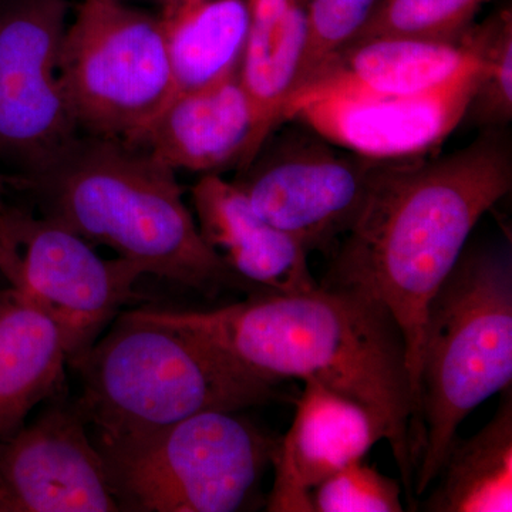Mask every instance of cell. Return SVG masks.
<instances>
[{
	"label": "cell",
	"mask_w": 512,
	"mask_h": 512,
	"mask_svg": "<svg viewBox=\"0 0 512 512\" xmlns=\"http://www.w3.org/2000/svg\"><path fill=\"white\" fill-rule=\"evenodd\" d=\"M508 127L484 128L440 157L380 160L366 200L333 248L323 285L360 289L396 320L407 350L419 427L417 367L427 306L478 221L512 188Z\"/></svg>",
	"instance_id": "1"
},
{
	"label": "cell",
	"mask_w": 512,
	"mask_h": 512,
	"mask_svg": "<svg viewBox=\"0 0 512 512\" xmlns=\"http://www.w3.org/2000/svg\"><path fill=\"white\" fill-rule=\"evenodd\" d=\"M147 318L191 333L249 375L301 379L362 404L386 441L413 500L416 407L406 343L389 311L349 286L266 292L211 311L140 308Z\"/></svg>",
	"instance_id": "2"
},
{
	"label": "cell",
	"mask_w": 512,
	"mask_h": 512,
	"mask_svg": "<svg viewBox=\"0 0 512 512\" xmlns=\"http://www.w3.org/2000/svg\"><path fill=\"white\" fill-rule=\"evenodd\" d=\"M175 173L126 141L80 134L52 164L8 188L40 217L110 248L144 275L207 298L254 288L204 241Z\"/></svg>",
	"instance_id": "3"
},
{
	"label": "cell",
	"mask_w": 512,
	"mask_h": 512,
	"mask_svg": "<svg viewBox=\"0 0 512 512\" xmlns=\"http://www.w3.org/2000/svg\"><path fill=\"white\" fill-rule=\"evenodd\" d=\"M69 367L82 384L76 402L96 441L143 436L198 413L241 412L276 399L275 383L138 309L120 313Z\"/></svg>",
	"instance_id": "4"
},
{
	"label": "cell",
	"mask_w": 512,
	"mask_h": 512,
	"mask_svg": "<svg viewBox=\"0 0 512 512\" xmlns=\"http://www.w3.org/2000/svg\"><path fill=\"white\" fill-rule=\"evenodd\" d=\"M511 384V251L466 248L431 298L421 333L414 497L436 481L468 414Z\"/></svg>",
	"instance_id": "5"
},
{
	"label": "cell",
	"mask_w": 512,
	"mask_h": 512,
	"mask_svg": "<svg viewBox=\"0 0 512 512\" xmlns=\"http://www.w3.org/2000/svg\"><path fill=\"white\" fill-rule=\"evenodd\" d=\"M211 410L130 439L96 441L114 500L130 512H235L262 500L278 439Z\"/></svg>",
	"instance_id": "6"
},
{
	"label": "cell",
	"mask_w": 512,
	"mask_h": 512,
	"mask_svg": "<svg viewBox=\"0 0 512 512\" xmlns=\"http://www.w3.org/2000/svg\"><path fill=\"white\" fill-rule=\"evenodd\" d=\"M59 77L80 133L133 137L175 92L160 16L83 0L64 32Z\"/></svg>",
	"instance_id": "7"
},
{
	"label": "cell",
	"mask_w": 512,
	"mask_h": 512,
	"mask_svg": "<svg viewBox=\"0 0 512 512\" xmlns=\"http://www.w3.org/2000/svg\"><path fill=\"white\" fill-rule=\"evenodd\" d=\"M0 276L56 323L70 362L137 298L144 272L119 256L103 258L86 239L32 210L9 205L0 218Z\"/></svg>",
	"instance_id": "8"
},
{
	"label": "cell",
	"mask_w": 512,
	"mask_h": 512,
	"mask_svg": "<svg viewBox=\"0 0 512 512\" xmlns=\"http://www.w3.org/2000/svg\"><path fill=\"white\" fill-rule=\"evenodd\" d=\"M379 163L286 121L237 171L234 183L266 221L308 254L332 252L359 214Z\"/></svg>",
	"instance_id": "9"
},
{
	"label": "cell",
	"mask_w": 512,
	"mask_h": 512,
	"mask_svg": "<svg viewBox=\"0 0 512 512\" xmlns=\"http://www.w3.org/2000/svg\"><path fill=\"white\" fill-rule=\"evenodd\" d=\"M67 0H0V170L6 184L52 164L80 136L59 57Z\"/></svg>",
	"instance_id": "10"
},
{
	"label": "cell",
	"mask_w": 512,
	"mask_h": 512,
	"mask_svg": "<svg viewBox=\"0 0 512 512\" xmlns=\"http://www.w3.org/2000/svg\"><path fill=\"white\" fill-rule=\"evenodd\" d=\"M76 400L0 437V512H119Z\"/></svg>",
	"instance_id": "11"
},
{
	"label": "cell",
	"mask_w": 512,
	"mask_h": 512,
	"mask_svg": "<svg viewBox=\"0 0 512 512\" xmlns=\"http://www.w3.org/2000/svg\"><path fill=\"white\" fill-rule=\"evenodd\" d=\"M473 35V57L437 89L406 96L322 97L302 104L286 121L301 123L330 143L375 160L429 156L463 123L483 76L476 25Z\"/></svg>",
	"instance_id": "12"
},
{
	"label": "cell",
	"mask_w": 512,
	"mask_h": 512,
	"mask_svg": "<svg viewBox=\"0 0 512 512\" xmlns=\"http://www.w3.org/2000/svg\"><path fill=\"white\" fill-rule=\"evenodd\" d=\"M269 134L238 72L175 92L146 126L123 141L174 171L221 175L248 165Z\"/></svg>",
	"instance_id": "13"
},
{
	"label": "cell",
	"mask_w": 512,
	"mask_h": 512,
	"mask_svg": "<svg viewBox=\"0 0 512 512\" xmlns=\"http://www.w3.org/2000/svg\"><path fill=\"white\" fill-rule=\"evenodd\" d=\"M386 430L362 404L319 383H305L289 430L276 444L269 512H313L312 493L365 458Z\"/></svg>",
	"instance_id": "14"
},
{
	"label": "cell",
	"mask_w": 512,
	"mask_h": 512,
	"mask_svg": "<svg viewBox=\"0 0 512 512\" xmlns=\"http://www.w3.org/2000/svg\"><path fill=\"white\" fill-rule=\"evenodd\" d=\"M191 202L204 241L249 285L271 293L318 288L306 249L266 221L234 181L201 175Z\"/></svg>",
	"instance_id": "15"
},
{
	"label": "cell",
	"mask_w": 512,
	"mask_h": 512,
	"mask_svg": "<svg viewBox=\"0 0 512 512\" xmlns=\"http://www.w3.org/2000/svg\"><path fill=\"white\" fill-rule=\"evenodd\" d=\"M473 28L458 42L383 37L346 46L292 94L284 123L299 106L322 97L406 96L443 86L476 52Z\"/></svg>",
	"instance_id": "16"
},
{
	"label": "cell",
	"mask_w": 512,
	"mask_h": 512,
	"mask_svg": "<svg viewBox=\"0 0 512 512\" xmlns=\"http://www.w3.org/2000/svg\"><path fill=\"white\" fill-rule=\"evenodd\" d=\"M69 366L62 332L12 286L0 288V437L59 396Z\"/></svg>",
	"instance_id": "17"
},
{
	"label": "cell",
	"mask_w": 512,
	"mask_h": 512,
	"mask_svg": "<svg viewBox=\"0 0 512 512\" xmlns=\"http://www.w3.org/2000/svg\"><path fill=\"white\" fill-rule=\"evenodd\" d=\"M163 6L160 20L175 92L200 89L239 72L252 0H170Z\"/></svg>",
	"instance_id": "18"
},
{
	"label": "cell",
	"mask_w": 512,
	"mask_h": 512,
	"mask_svg": "<svg viewBox=\"0 0 512 512\" xmlns=\"http://www.w3.org/2000/svg\"><path fill=\"white\" fill-rule=\"evenodd\" d=\"M311 0H252L239 80L268 130L284 123L309 37Z\"/></svg>",
	"instance_id": "19"
},
{
	"label": "cell",
	"mask_w": 512,
	"mask_h": 512,
	"mask_svg": "<svg viewBox=\"0 0 512 512\" xmlns=\"http://www.w3.org/2000/svg\"><path fill=\"white\" fill-rule=\"evenodd\" d=\"M424 501L427 512L512 511V392L505 389L490 423L470 439H454Z\"/></svg>",
	"instance_id": "20"
},
{
	"label": "cell",
	"mask_w": 512,
	"mask_h": 512,
	"mask_svg": "<svg viewBox=\"0 0 512 512\" xmlns=\"http://www.w3.org/2000/svg\"><path fill=\"white\" fill-rule=\"evenodd\" d=\"M487 2L488 0H379L352 43L383 37L458 42L476 25L478 12Z\"/></svg>",
	"instance_id": "21"
},
{
	"label": "cell",
	"mask_w": 512,
	"mask_h": 512,
	"mask_svg": "<svg viewBox=\"0 0 512 512\" xmlns=\"http://www.w3.org/2000/svg\"><path fill=\"white\" fill-rule=\"evenodd\" d=\"M483 76L464 114L463 123L484 128L508 127L512 120V13L497 10L476 23Z\"/></svg>",
	"instance_id": "22"
},
{
	"label": "cell",
	"mask_w": 512,
	"mask_h": 512,
	"mask_svg": "<svg viewBox=\"0 0 512 512\" xmlns=\"http://www.w3.org/2000/svg\"><path fill=\"white\" fill-rule=\"evenodd\" d=\"M402 491V481L355 461L313 490V512H402Z\"/></svg>",
	"instance_id": "23"
},
{
	"label": "cell",
	"mask_w": 512,
	"mask_h": 512,
	"mask_svg": "<svg viewBox=\"0 0 512 512\" xmlns=\"http://www.w3.org/2000/svg\"><path fill=\"white\" fill-rule=\"evenodd\" d=\"M377 2L379 0H311L308 46L296 90L352 43Z\"/></svg>",
	"instance_id": "24"
},
{
	"label": "cell",
	"mask_w": 512,
	"mask_h": 512,
	"mask_svg": "<svg viewBox=\"0 0 512 512\" xmlns=\"http://www.w3.org/2000/svg\"><path fill=\"white\" fill-rule=\"evenodd\" d=\"M6 197H8V184H6L5 175H3L2 170H0V218L5 215L9 207V202L6 200Z\"/></svg>",
	"instance_id": "25"
},
{
	"label": "cell",
	"mask_w": 512,
	"mask_h": 512,
	"mask_svg": "<svg viewBox=\"0 0 512 512\" xmlns=\"http://www.w3.org/2000/svg\"><path fill=\"white\" fill-rule=\"evenodd\" d=\"M2 282H3V284H6V282H5V281H3L2 276H0V285H2ZM0 288H3V286H0Z\"/></svg>",
	"instance_id": "26"
},
{
	"label": "cell",
	"mask_w": 512,
	"mask_h": 512,
	"mask_svg": "<svg viewBox=\"0 0 512 512\" xmlns=\"http://www.w3.org/2000/svg\"><path fill=\"white\" fill-rule=\"evenodd\" d=\"M158 2H161L164 5V3L170 2V0H158Z\"/></svg>",
	"instance_id": "27"
}]
</instances>
